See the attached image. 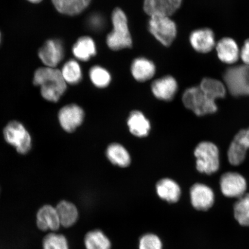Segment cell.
I'll use <instances>...</instances> for the list:
<instances>
[{
  "instance_id": "obj_9",
  "label": "cell",
  "mask_w": 249,
  "mask_h": 249,
  "mask_svg": "<svg viewBox=\"0 0 249 249\" xmlns=\"http://www.w3.org/2000/svg\"><path fill=\"white\" fill-rule=\"evenodd\" d=\"M64 48L62 42L58 39H49L39 50L40 60L47 67L55 68L63 60Z\"/></svg>"
},
{
  "instance_id": "obj_26",
  "label": "cell",
  "mask_w": 249,
  "mask_h": 249,
  "mask_svg": "<svg viewBox=\"0 0 249 249\" xmlns=\"http://www.w3.org/2000/svg\"><path fill=\"white\" fill-rule=\"evenodd\" d=\"M85 244L86 249H111V248L110 239L99 230H93L87 233Z\"/></svg>"
},
{
  "instance_id": "obj_21",
  "label": "cell",
  "mask_w": 249,
  "mask_h": 249,
  "mask_svg": "<svg viewBox=\"0 0 249 249\" xmlns=\"http://www.w3.org/2000/svg\"><path fill=\"white\" fill-rule=\"evenodd\" d=\"M130 133L139 138H144L148 135L151 124L144 114L140 111H133L127 120Z\"/></svg>"
},
{
  "instance_id": "obj_13",
  "label": "cell",
  "mask_w": 249,
  "mask_h": 249,
  "mask_svg": "<svg viewBox=\"0 0 249 249\" xmlns=\"http://www.w3.org/2000/svg\"><path fill=\"white\" fill-rule=\"evenodd\" d=\"M182 0H144L143 8L146 14L170 17L181 5Z\"/></svg>"
},
{
  "instance_id": "obj_15",
  "label": "cell",
  "mask_w": 249,
  "mask_h": 249,
  "mask_svg": "<svg viewBox=\"0 0 249 249\" xmlns=\"http://www.w3.org/2000/svg\"><path fill=\"white\" fill-rule=\"evenodd\" d=\"M189 40L192 48L201 53H207L211 52L216 45L213 31L207 28L193 31Z\"/></svg>"
},
{
  "instance_id": "obj_30",
  "label": "cell",
  "mask_w": 249,
  "mask_h": 249,
  "mask_svg": "<svg viewBox=\"0 0 249 249\" xmlns=\"http://www.w3.org/2000/svg\"><path fill=\"white\" fill-rule=\"evenodd\" d=\"M43 249H70L67 239L60 233L52 232L47 235L42 241Z\"/></svg>"
},
{
  "instance_id": "obj_11",
  "label": "cell",
  "mask_w": 249,
  "mask_h": 249,
  "mask_svg": "<svg viewBox=\"0 0 249 249\" xmlns=\"http://www.w3.org/2000/svg\"><path fill=\"white\" fill-rule=\"evenodd\" d=\"M249 149V128L239 131L233 139L228 151L230 163L238 166L244 161Z\"/></svg>"
},
{
  "instance_id": "obj_2",
  "label": "cell",
  "mask_w": 249,
  "mask_h": 249,
  "mask_svg": "<svg viewBox=\"0 0 249 249\" xmlns=\"http://www.w3.org/2000/svg\"><path fill=\"white\" fill-rule=\"evenodd\" d=\"M111 21L113 30L107 38L109 48L113 51L130 48L132 46V39L129 30L126 15L122 9L117 8L112 12Z\"/></svg>"
},
{
  "instance_id": "obj_35",
  "label": "cell",
  "mask_w": 249,
  "mask_h": 249,
  "mask_svg": "<svg viewBox=\"0 0 249 249\" xmlns=\"http://www.w3.org/2000/svg\"><path fill=\"white\" fill-rule=\"evenodd\" d=\"M1 33H0V43H1Z\"/></svg>"
},
{
  "instance_id": "obj_28",
  "label": "cell",
  "mask_w": 249,
  "mask_h": 249,
  "mask_svg": "<svg viewBox=\"0 0 249 249\" xmlns=\"http://www.w3.org/2000/svg\"><path fill=\"white\" fill-rule=\"evenodd\" d=\"M233 213L239 225L249 227V194L242 196L235 202Z\"/></svg>"
},
{
  "instance_id": "obj_17",
  "label": "cell",
  "mask_w": 249,
  "mask_h": 249,
  "mask_svg": "<svg viewBox=\"0 0 249 249\" xmlns=\"http://www.w3.org/2000/svg\"><path fill=\"white\" fill-rule=\"evenodd\" d=\"M216 49L218 58L227 64H235L240 57L238 45L232 38H224L220 40L217 43Z\"/></svg>"
},
{
  "instance_id": "obj_31",
  "label": "cell",
  "mask_w": 249,
  "mask_h": 249,
  "mask_svg": "<svg viewBox=\"0 0 249 249\" xmlns=\"http://www.w3.org/2000/svg\"><path fill=\"white\" fill-rule=\"evenodd\" d=\"M139 249H163L162 242L158 235L146 233L140 239Z\"/></svg>"
},
{
  "instance_id": "obj_25",
  "label": "cell",
  "mask_w": 249,
  "mask_h": 249,
  "mask_svg": "<svg viewBox=\"0 0 249 249\" xmlns=\"http://www.w3.org/2000/svg\"><path fill=\"white\" fill-rule=\"evenodd\" d=\"M107 155L110 162L121 167L128 166L131 161L128 152L123 145L117 143L108 146Z\"/></svg>"
},
{
  "instance_id": "obj_5",
  "label": "cell",
  "mask_w": 249,
  "mask_h": 249,
  "mask_svg": "<svg viewBox=\"0 0 249 249\" xmlns=\"http://www.w3.org/2000/svg\"><path fill=\"white\" fill-rule=\"evenodd\" d=\"M227 89L233 96L249 95V66L247 65L231 67L224 73Z\"/></svg>"
},
{
  "instance_id": "obj_1",
  "label": "cell",
  "mask_w": 249,
  "mask_h": 249,
  "mask_svg": "<svg viewBox=\"0 0 249 249\" xmlns=\"http://www.w3.org/2000/svg\"><path fill=\"white\" fill-rule=\"evenodd\" d=\"M33 83L40 87L42 97L52 102H57L67 89L61 71L53 68H38L34 73Z\"/></svg>"
},
{
  "instance_id": "obj_22",
  "label": "cell",
  "mask_w": 249,
  "mask_h": 249,
  "mask_svg": "<svg viewBox=\"0 0 249 249\" xmlns=\"http://www.w3.org/2000/svg\"><path fill=\"white\" fill-rule=\"evenodd\" d=\"M91 0H52L58 12L68 16L80 14L89 7Z\"/></svg>"
},
{
  "instance_id": "obj_16",
  "label": "cell",
  "mask_w": 249,
  "mask_h": 249,
  "mask_svg": "<svg viewBox=\"0 0 249 249\" xmlns=\"http://www.w3.org/2000/svg\"><path fill=\"white\" fill-rule=\"evenodd\" d=\"M36 225L43 231H56L61 226L56 208L45 205L40 208L36 214Z\"/></svg>"
},
{
  "instance_id": "obj_24",
  "label": "cell",
  "mask_w": 249,
  "mask_h": 249,
  "mask_svg": "<svg viewBox=\"0 0 249 249\" xmlns=\"http://www.w3.org/2000/svg\"><path fill=\"white\" fill-rule=\"evenodd\" d=\"M199 87L208 98L214 101L217 99L223 98L226 95V86L220 81L216 79L205 78L201 81Z\"/></svg>"
},
{
  "instance_id": "obj_19",
  "label": "cell",
  "mask_w": 249,
  "mask_h": 249,
  "mask_svg": "<svg viewBox=\"0 0 249 249\" xmlns=\"http://www.w3.org/2000/svg\"><path fill=\"white\" fill-rule=\"evenodd\" d=\"M72 53L78 60L89 61L96 54V47L94 40L89 36L81 37L73 46Z\"/></svg>"
},
{
  "instance_id": "obj_12",
  "label": "cell",
  "mask_w": 249,
  "mask_h": 249,
  "mask_svg": "<svg viewBox=\"0 0 249 249\" xmlns=\"http://www.w3.org/2000/svg\"><path fill=\"white\" fill-rule=\"evenodd\" d=\"M191 202L195 209L207 211L213 207L214 196L213 190L201 183H196L191 189Z\"/></svg>"
},
{
  "instance_id": "obj_20",
  "label": "cell",
  "mask_w": 249,
  "mask_h": 249,
  "mask_svg": "<svg viewBox=\"0 0 249 249\" xmlns=\"http://www.w3.org/2000/svg\"><path fill=\"white\" fill-rule=\"evenodd\" d=\"M157 192L159 197L170 203L178 201L181 194L178 183L169 178L161 179L157 183Z\"/></svg>"
},
{
  "instance_id": "obj_32",
  "label": "cell",
  "mask_w": 249,
  "mask_h": 249,
  "mask_svg": "<svg viewBox=\"0 0 249 249\" xmlns=\"http://www.w3.org/2000/svg\"><path fill=\"white\" fill-rule=\"evenodd\" d=\"M105 24L104 18L99 14H93L87 19V25L89 29L95 32H99L104 29Z\"/></svg>"
},
{
  "instance_id": "obj_18",
  "label": "cell",
  "mask_w": 249,
  "mask_h": 249,
  "mask_svg": "<svg viewBox=\"0 0 249 249\" xmlns=\"http://www.w3.org/2000/svg\"><path fill=\"white\" fill-rule=\"evenodd\" d=\"M130 70L134 79L138 82H144L154 77L156 67L153 62L145 58L140 57L133 60Z\"/></svg>"
},
{
  "instance_id": "obj_4",
  "label": "cell",
  "mask_w": 249,
  "mask_h": 249,
  "mask_svg": "<svg viewBox=\"0 0 249 249\" xmlns=\"http://www.w3.org/2000/svg\"><path fill=\"white\" fill-rule=\"evenodd\" d=\"M196 168L199 172L211 174L219 169V151L216 145L208 142H200L195 150Z\"/></svg>"
},
{
  "instance_id": "obj_10",
  "label": "cell",
  "mask_w": 249,
  "mask_h": 249,
  "mask_svg": "<svg viewBox=\"0 0 249 249\" xmlns=\"http://www.w3.org/2000/svg\"><path fill=\"white\" fill-rule=\"evenodd\" d=\"M85 116V112L79 106L71 104L61 109L58 113V120L62 128L71 133L82 124Z\"/></svg>"
},
{
  "instance_id": "obj_27",
  "label": "cell",
  "mask_w": 249,
  "mask_h": 249,
  "mask_svg": "<svg viewBox=\"0 0 249 249\" xmlns=\"http://www.w3.org/2000/svg\"><path fill=\"white\" fill-rule=\"evenodd\" d=\"M61 72L67 84L75 85L79 84L82 80V68L79 62L76 60L68 61L62 67Z\"/></svg>"
},
{
  "instance_id": "obj_29",
  "label": "cell",
  "mask_w": 249,
  "mask_h": 249,
  "mask_svg": "<svg viewBox=\"0 0 249 249\" xmlns=\"http://www.w3.org/2000/svg\"><path fill=\"white\" fill-rule=\"evenodd\" d=\"M89 79L93 85L99 89L107 87L111 82L110 73L105 68L100 66H93L89 71Z\"/></svg>"
},
{
  "instance_id": "obj_7",
  "label": "cell",
  "mask_w": 249,
  "mask_h": 249,
  "mask_svg": "<svg viewBox=\"0 0 249 249\" xmlns=\"http://www.w3.org/2000/svg\"><path fill=\"white\" fill-rule=\"evenodd\" d=\"M4 136L5 141L14 146L18 153L26 154L32 145L31 136L22 124L12 121L5 127Z\"/></svg>"
},
{
  "instance_id": "obj_23",
  "label": "cell",
  "mask_w": 249,
  "mask_h": 249,
  "mask_svg": "<svg viewBox=\"0 0 249 249\" xmlns=\"http://www.w3.org/2000/svg\"><path fill=\"white\" fill-rule=\"evenodd\" d=\"M55 208L61 226L70 227L77 222L79 218V213L75 205L71 202L65 200L59 202Z\"/></svg>"
},
{
  "instance_id": "obj_33",
  "label": "cell",
  "mask_w": 249,
  "mask_h": 249,
  "mask_svg": "<svg viewBox=\"0 0 249 249\" xmlns=\"http://www.w3.org/2000/svg\"><path fill=\"white\" fill-rule=\"evenodd\" d=\"M240 57L245 65L249 66V39L246 40L240 51Z\"/></svg>"
},
{
  "instance_id": "obj_34",
  "label": "cell",
  "mask_w": 249,
  "mask_h": 249,
  "mask_svg": "<svg viewBox=\"0 0 249 249\" xmlns=\"http://www.w3.org/2000/svg\"><path fill=\"white\" fill-rule=\"evenodd\" d=\"M31 2L34 3V4H36V3H39L41 2L42 0H27Z\"/></svg>"
},
{
  "instance_id": "obj_14",
  "label": "cell",
  "mask_w": 249,
  "mask_h": 249,
  "mask_svg": "<svg viewBox=\"0 0 249 249\" xmlns=\"http://www.w3.org/2000/svg\"><path fill=\"white\" fill-rule=\"evenodd\" d=\"M178 83L174 78L166 76L154 81L151 85L154 95L164 101L173 100L178 90Z\"/></svg>"
},
{
  "instance_id": "obj_8",
  "label": "cell",
  "mask_w": 249,
  "mask_h": 249,
  "mask_svg": "<svg viewBox=\"0 0 249 249\" xmlns=\"http://www.w3.org/2000/svg\"><path fill=\"white\" fill-rule=\"evenodd\" d=\"M220 188L223 194L228 197L240 198L245 195L247 183L244 177L238 173L229 172L220 179Z\"/></svg>"
},
{
  "instance_id": "obj_6",
  "label": "cell",
  "mask_w": 249,
  "mask_h": 249,
  "mask_svg": "<svg viewBox=\"0 0 249 249\" xmlns=\"http://www.w3.org/2000/svg\"><path fill=\"white\" fill-rule=\"evenodd\" d=\"M148 30L156 39L165 46L172 44L176 38V24L168 16H151L148 21Z\"/></svg>"
},
{
  "instance_id": "obj_3",
  "label": "cell",
  "mask_w": 249,
  "mask_h": 249,
  "mask_svg": "<svg viewBox=\"0 0 249 249\" xmlns=\"http://www.w3.org/2000/svg\"><path fill=\"white\" fill-rule=\"evenodd\" d=\"M182 102L185 107L198 116L215 113L217 110L215 101L208 98L200 87H193L183 92Z\"/></svg>"
}]
</instances>
